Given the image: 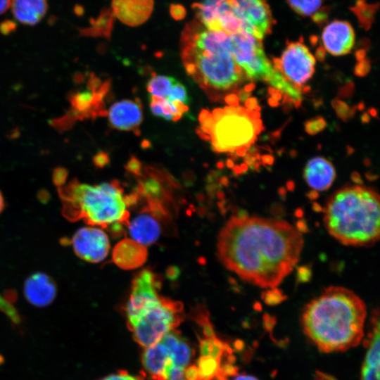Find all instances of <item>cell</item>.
<instances>
[{
    "label": "cell",
    "instance_id": "cell-1",
    "mask_svg": "<svg viewBox=\"0 0 380 380\" xmlns=\"http://www.w3.org/2000/svg\"><path fill=\"white\" fill-rule=\"evenodd\" d=\"M303 246L302 232L285 220L236 215L217 235V255L241 280L270 289L291 273Z\"/></svg>",
    "mask_w": 380,
    "mask_h": 380
},
{
    "label": "cell",
    "instance_id": "cell-2",
    "mask_svg": "<svg viewBox=\"0 0 380 380\" xmlns=\"http://www.w3.org/2000/svg\"><path fill=\"white\" fill-rule=\"evenodd\" d=\"M367 307L353 291L339 286L325 289L305 307L303 331L324 353L357 346L364 335Z\"/></svg>",
    "mask_w": 380,
    "mask_h": 380
},
{
    "label": "cell",
    "instance_id": "cell-3",
    "mask_svg": "<svg viewBox=\"0 0 380 380\" xmlns=\"http://www.w3.org/2000/svg\"><path fill=\"white\" fill-rule=\"evenodd\" d=\"M180 46L187 73L208 94L229 89L244 75L232 54L230 35L206 29L196 18L186 25Z\"/></svg>",
    "mask_w": 380,
    "mask_h": 380
},
{
    "label": "cell",
    "instance_id": "cell-4",
    "mask_svg": "<svg viewBox=\"0 0 380 380\" xmlns=\"http://www.w3.org/2000/svg\"><path fill=\"white\" fill-rule=\"evenodd\" d=\"M63 216L90 226L108 229L119 235L129 222V206L135 194L125 195L116 181L90 185L76 179L57 186Z\"/></svg>",
    "mask_w": 380,
    "mask_h": 380
},
{
    "label": "cell",
    "instance_id": "cell-5",
    "mask_svg": "<svg viewBox=\"0 0 380 380\" xmlns=\"http://www.w3.org/2000/svg\"><path fill=\"white\" fill-rule=\"evenodd\" d=\"M379 196L373 189L354 185L336 191L324 209L328 233L345 246H370L379 239Z\"/></svg>",
    "mask_w": 380,
    "mask_h": 380
},
{
    "label": "cell",
    "instance_id": "cell-6",
    "mask_svg": "<svg viewBox=\"0 0 380 380\" xmlns=\"http://www.w3.org/2000/svg\"><path fill=\"white\" fill-rule=\"evenodd\" d=\"M160 284L152 271H141L132 281L127 304V327L145 348L175 330L184 318L183 304L159 294Z\"/></svg>",
    "mask_w": 380,
    "mask_h": 380
},
{
    "label": "cell",
    "instance_id": "cell-7",
    "mask_svg": "<svg viewBox=\"0 0 380 380\" xmlns=\"http://www.w3.org/2000/svg\"><path fill=\"white\" fill-rule=\"evenodd\" d=\"M201 137L210 139L214 151L234 152L248 148L262 129L258 110L228 106L212 113L203 110L200 115Z\"/></svg>",
    "mask_w": 380,
    "mask_h": 380
},
{
    "label": "cell",
    "instance_id": "cell-8",
    "mask_svg": "<svg viewBox=\"0 0 380 380\" xmlns=\"http://www.w3.org/2000/svg\"><path fill=\"white\" fill-rule=\"evenodd\" d=\"M273 63L274 67L297 89L308 82L315 72V57L306 46L298 42L289 43L281 58H274Z\"/></svg>",
    "mask_w": 380,
    "mask_h": 380
},
{
    "label": "cell",
    "instance_id": "cell-9",
    "mask_svg": "<svg viewBox=\"0 0 380 380\" xmlns=\"http://www.w3.org/2000/svg\"><path fill=\"white\" fill-rule=\"evenodd\" d=\"M234 15L242 23L243 31L262 41L272 31L273 18L265 0H228Z\"/></svg>",
    "mask_w": 380,
    "mask_h": 380
},
{
    "label": "cell",
    "instance_id": "cell-10",
    "mask_svg": "<svg viewBox=\"0 0 380 380\" xmlns=\"http://www.w3.org/2000/svg\"><path fill=\"white\" fill-rule=\"evenodd\" d=\"M69 243L79 258L90 262L103 260L110 248L107 234L101 229L92 226L78 229Z\"/></svg>",
    "mask_w": 380,
    "mask_h": 380
},
{
    "label": "cell",
    "instance_id": "cell-11",
    "mask_svg": "<svg viewBox=\"0 0 380 380\" xmlns=\"http://www.w3.org/2000/svg\"><path fill=\"white\" fill-rule=\"evenodd\" d=\"M170 218L168 213L146 205L127 227L131 239L147 246L158 239Z\"/></svg>",
    "mask_w": 380,
    "mask_h": 380
},
{
    "label": "cell",
    "instance_id": "cell-12",
    "mask_svg": "<svg viewBox=\"0 0 380 380\" xmlns=\"http://www.w3.org/2000/svg\"><path fill=\"white\" fill-rule=\"evenodd\" d=\"M322 40L325 51L333 56H342L352 49L355 32L349 23L334 20L324 28Z\"/></svg>",
    "mask_w": 380,
    "mask_h": 380
},
{
    "label": "cell",
    "instance_id": "cell-13",
    "mask_svg": "<svg viewBox=\"0 0 380 380\" xmlns=\"http://www.w3.org/2000/svg\"><path fill=\"white\" fill-rule=\"evenodd\" d=\"M108 116L111 127L119 130L130 131L141 123L142 108L138 101L124 99L110 107Z\"/></svg>",
    "mask_w": 380,
    "mask_h": 380
},
{
    "label": "cell",
    "instance_id": "cell-14",
    "mask_svg": "<svg viewBox=\"0 0 380 380\" xmlns=\"http://www.w3.org/2000/svg\"><path fill=\"white\" fill-rule=\"evenodd\" d=\"M91 82L92 90L87 89L77 92L70 98L72 110L65 118L71 115V118H70L71 120L72 118L77 119L99 115V112L102 110L100 108V103L108 85L107 83L103 84L96 91L95 85L99 83V80L93 77Z\"/></svg>",
    "mask_w": 380,
    "mask_h": 380
},
{
    "label": "cell",
    "instance_id": "cell-15",
    "mask_svg": "<svg viewBox=\"0 0 380 380\" xmlns=\"http://www.w3.org/2000/svg\"><path fill=\"white\" fill-rule=\"evenodd\" d=\"M23 291L27 300L32 305L45 307L56 298L57 288L53 279L49 275L37 272L25 280Z\"/></svg>",
    "mask_w": 380,
    "mask_h": 380
},
{
    "label": "cell",
    "instance_id": "cell-16",
    "mask_svg": "<svg viewBox=\"0 0 380 380\" xmlns=\"http://www.w3.org/2000/svg\"><path fill=\"white\" fill-rule=\"evenodd\" d=\"M153 5V0H112V12L124 24L138 26L149 18Z\"/></svg>",
    "mask_w": 380,
    "mask_h": 380
},
{
    "label": "cell",
    "instance_id": "cell-17",
    "mask_svg": "<svg viewBox=\"0 0 380 380\" xmlns=\"http://www.w3.org/2000/svg\"><path fill=\"white\" fill-rule=\"evenodd\" d=\"M148 257L146 246L132 239L125 238L114 246L113 262L120 268L131 270L142 266Z\"/></svg>",
    "mask_w": 380,
    "mask_h": 380
},
{
    "label": "cell",
    "instance_id": "cell-18",
    "mask_svg": "<svg viewBox=\"0 0 380 380\" xmlns=\"http://www.w3.org/2000/svg\"><path fill=\"white\" fill-rule=\"evenodd\" d=\"M141 360L152 380H167L168 371L173 363L167 350L160 341L146 347Z\"/></svg>",
    "mask_w": 380,
    "mask_h": 380
},
{
    "label": "cell",
    "instance_id": "cell-19",
    "mask_svg": "<svg viewBox=\"0 0 380 380\" xmlns=\"http://www.w3.org/2000/svg\"><path fill=\"white\" fill-rule=\"evenodd\" d=\"M303 177L313 190L325 191L333 184L336 171L330 161L322 157H315L307 163Z\"/></svg>",
    "mask_w": 380,
    "mask_h": 380
},
{
    "label": "cell",
    "instance_id": "cell-20",
    "mask_svg": "<svg viewBox=\"0 0 380 380\" xmlns=\"http://www.w3.org/2000/svg\"><path fill=\"white\" fill-rule=\"evenodd\" d=\"M192 8L196 13V18L210 30L221 31L219 21L231 11L228 0H203L194 3Z\"/></svg>",
    "mask_w": 380,
    "mask_h": 380
},
{
    "label": "cell",
    "instance_id": "cell-21",
    "mask_svg": "<svg viewBox=\"0 0 380 380\" xmlns=\"http://www.w3.org/2000/svg\"><path fill=\"white\" fill-rule=\"evenodd\" d=\"M372 330L361 372V380H379V321L372 317Z\"/></svg>",
    "mask_w": 380,
    "mask_h": 380
},
{
    "label": "cell",
    "instance_id": "cell-22",
    "mask_svg": "<svg viewBox=\"0 0 380 380\" xmlns=\"http://www.w3.org/2000/svg\"><path fill=\"white\" fill-rule=\"evenodd\" d=\"M47 10V0H12L11 2L13 17L26 25H34L39 23Z\"/></svg>",
    "mask_w": 380,
    "mask_h": 380
},
{
    "label": "cell",
    "instance_id": "cell-23",
    "mask_svg": "<svg viewBox=\"0 0 380 380\" xmlns=\"http://www.w3.org/2000/svg\"><path fill=\"white\" fill-rule=\"evenodd\" d=\"M159 341L167 350L173 365L185 369L191 362L194 351L180 334L175 329L164 335Z\"/></svg>",
    "mask_w": 380,
    "mask_h": 380
},
{
    "label": "cell",
    "instance_id": "cell-24",
    "mask_svg": "<svg viewBox=\"0 0 380 380\" xmlns=\"http://www.w3.org/2000/svg\"><path fill=\"white\" fill-rule=\"evenodd\" d=\"M114 15L110 9H103L96 19L91 21V26L83 30L84 34L109 37L113 26Z\"/></svg>",
    "mask_w": 380,
    "mask_h": 380
},
{
    "label": "cell",
    "instance_id": "cell-25",
    "mask_svg": "<svg viewBox=\"0 0 380 380\" xmlns=\"http://www.w3.org/2000/svg\"><path fill=\"white\" fill-rule=\"evenodd\" d=\"M176 80L170 76L155 75L148 80L146 87L151 96L167 99Z\"/></svg>",
    "mask_w": 380,
    "mask_h": 380
},
{
    "label": "cell",
    "instance_id": "cell-26",
    "mask_svg": "<svg viewBox=\"0 0 380 380\" xmlns=\"http://www.w3.org/2000/svg\"><path fill=\"white\" fill-rule=\"evenodd\" d=\"M199 380H213L216 379L220 367L221 360L211 357H200L197 361Z\"/></svg>",
    "mask_w": 380,
    "mask_h": 380
},
{
    "label": "cell",
    "instance_id": "cell-27",
    "mask_svg": "<svg viewBox=\"0 0 380 380\" xmlns=\"http://www.w3.org/2000/svg\"><path fill=\"white\" fill-rule=\"evenodd\" d=\"M291 8L298 14L314 17L322 7V0H287Z\"/></svg>",
    "mask_w": 380,
    "mask_h": 380
},
{
    "label": "cell",
    "instance_id": "cell-28",
    "mask_svg": "<svg viewBox=\"0 0 380 380\" xmlns=\"http://www.w3.org/2000/svg\"><path fill=\"white\" fill-rule=\"evenodd\" d=\"M193 318L194 321L200 325L205 338H215V334L209 319V314L203 307H198L193 312Z\"/></svg>",
    "mask_w": 380,
    "mask_h": 380
},
{
    "label": "cell",
    "instance_id": "cell-29",
    "mask_svg": "<svg viewBox=\"0 0 380 380\" xmlns=\"http://www.w3.org/2000/svg\"><path fill=\"white\" fill-rule=\"evenodd\" d=\"M167 99L169 101H177L187 106L189 104V96L185 87L178 81H175L172 86Z\"/></svg>",
    "mask_w": 380,
    "mask_h": 380
},
{
    "label": "cell",
    "instance_id": "cell-30",
    "mask_svg": "<svg viewBox=\"0 0 380 380\" xmlns=\"http://www.w3.org/2000/svg\"><path fill=\"white\" fill-rule=\"evenodd\" d=\"M0 310L4 312L13 322L15 324L20 322V317L18 312L12 305L10 300L6 299L1 295H0Z\"/></svg>",
    "mask_w": 380,
    "mask_h": 380
},
{
    "label": "cell",
    "instance_id": "cell-31",
    "mask_svg": "<svg viewBox=\"0 0 380 380\" xmlns=\"http://www.w3.org/2000/svg\"><path fill=\"white\" fill-rule=\"evenodd\" d=\"M359 11L357 12L360 20L362 22L363 25H369L370 23V19L373 17L374 13V8L370 7L369 5L366 4L364 2H361L357 4L355 8Z\"/></svg>",
    "mask_w": 380,
    "mask_h": 380
},
{
    "label": "cell",
    "instance_id": "cell-32",
    "mask_svg": "<svg viewBox=\"0 0 380 380\" xmlns=\"http://www.w3.org/2000/svg\"><path fill=\"white\" fill-rule=\"evenodd\" d=\"M326 121L322 117H316L305 123V129L309 134H315L324 129Z\"/></svg>",
    "mask_w": 380,
    "mask_h": 380
},
{
    "label": "cell",
    "instance_id": "cell-33",
    "mask_svg": "<svg viewBox=\"0 0 380 380\" xmlns=\"http://www.w3.org/2000/svg\"><path fill=\"white\" fill-rule=\"evenodd\" d=\"M267 290L262 294V298L267 304L275 305L284 299V296L277 287Z\"/></svg>",
    "mask_w": 380,
    "mask_h": 380
},
{
    "label": "cell",
    "instance_id": "cell-34",
    "mask_svg": "<svg viewBox=\"0 0 380 380\" xmlns=\"http://www.w3.org/2000/svg\"><path fill=\"white\" fill-rule=\"evenodd\" d=\"M170 13L174 20H180L184 18L186 11L182 5L172 4L170 6Z\"/></svg>",
    "mask_w": 380,
    "mask_h": 380
},
{
    "label": "cell",
    "instance_id": "cell-35",
    "mask_svg": "<svg viewBox=\"0 0 380 380\" xmlns=\"http://www.w3.org/2000/svg\"><path fill=\"white\" fill-rule=\"evenodd\" d=\"M215 338H204L200 339V353L201 357H210L213 341Z\"/></svg>",
    "mask_w": 380,
    "mask_h": 380
},
{
    "label": "cell",
    "instance_id": "cell-36",
    "mask_svg": "<svg viewBox=\"0 0 380 380\" xmlns=\"http://www.w3.org/2000/svg\"><path fill=\"white\" fill-rule=\"evenodd\" d=\"M184 368L179 367L176 365H172L170 368L167 380H186L184 376Z\"/></svg>",
    "mask_w": 380,
    "mask_h": 380
},
{
    "label": "cell",
    "instance_id": "cell-37",
    "mask_svg": "<svg viewBox=\"0 0 380 380\" xmlns=\"http://www.w3.org/2000/svg\"><path fill=\"white\" fill-rule=\"evenodd\" d=\"M100 380H142L140 376H134L126 371L120 370L117 374L108 375Z\"/></svg>",
    "mask_w": 380,
    "mask_h": 380
},
{
    "label": "cell",
    "instance_id": "cell-38",
    "mask_svg": "<svg viewBox=\"0 0 380 380\" xmlns=\"http://www.w3.org/2000/svg\"><path fill=\"white\" fill-rule=\"evenodd\" d=\"M333 106L336 113L342 118L346 119L349 115L350 109L346 103L339 100L333 101Z\"/></svg>",
    "mask_w": 380,
    "mask_h": 380
},
{
    "label": "cell",
    "instance_id": "cell-39",
    "mask_svg": "<svg viewBox=\"0 0 380 380\" xmlns=\"http://www.w3.org/2000/svg\"><path fill=\"white\" fill-rule=\"evenodd\" d=\"M370 70V63L369 60L363 59L361 61H359L358 63L355 67V74L357 76L362 77L365 76Z\"/></svg>",
    "mask_w": 380,
    "mask_h": 380
},
{
    "label": "cell",
    "instance_id": "cell-40",
    "mask_svg": "<svg viewBox=\"0 0 380 380\" xmlns=\"http://www.w3.org/2000/svg\"><path fill=\"white\" fill-rule=\"evenodd\" d=\"M186 380H199L198 369L196 365H192L184 369Z\"/></svg>",
    "mask_w": 380,
    "mask_h": 380
},
{
    "label": "cell",
    "instance_id": "cell-41",
    "mask_svg": "<svg viewBox=\"0 0 380 380\" xmlns=\"http://www.w3.org/2000/svg\"><path fill=\"white\" fill-rule=\"evenodd\" d=\"M94 162L96 166L103 167L108 163L109 158L106 153L101 151L94 157Z\"/></svg>",
    "mask_w": 380,
    "mask_h": 380
},
{
    "label": "cell",
    "instance_id": "cell-42",
    "mask_svg": "<svg viewBox=\"0 0 380 380\" xmlns=\"http://www.w3.org/2000/svg\"><path fill=\"white\" fill-rule=\"evenodd\" d=\"M141 167V163L134 157H132L127 164V169L136 175H140Z\"/></svg>",
    "mask_w": 380,
    "mask_h": 380
},
{
    "label": "cell",
    "instance_id": "cell-43",
    "mask_svg": "<svg viewBox=\"0 0 380 380\" xmlns=\"http://www.w3.org/2000/svg\"><path fill=\"white\" fill-rule=\"evenodd\" d=\"M246 107L248 110H259L260 108L258 106L257 100L255 98H249L246 100Z\"/></svg>",
    "mask_w": 380,
    "mask_h": 380
},
{
    "label": "cell",
    "instance_id": "cell-44",
    "mask_svg": "<svg viewBox=\"0 0 380 380\" xmlns=\"http://www.w3.org/2000/svg\"><path fill=\"white\" fill-rule=\"evenodd\" d=\"M225 101L230 106H237L239 104V98L235 94H229L225 97Z\"/></svg>",
    "mask_w": 380,
    "mask_h": 380
},
{
    "label": "cell",
    "instance_id": "cell-45",
    "mask_svg": "<svg viewBox=\"0 0 380 380\" xmlns=\"http://www.w3.org/2000/svg\"><path fill=\"white\" fill-rule=\"evenodd\" d=\"M11 5V0H0V15L4 13Z\"/></svg>",
    "mask_w": 380,
    "mask_h": 380
},
{
    "label": "cell",
    "instance_id": "cell-46",
    "mask_svg": "<svg viewBox=\"0 0 380 380\" xmlns=\"http://www.w3.org/2000/svg\"><path fill=\"white\" fill-rule=\"evenodd\" d=\"M315 380H336L334 376L318 372L315 375Z\"/></svg>",
    "mask_w": 380,
    "mask_h": 380
},
{
    "label": "cell",
    "instance_id": "cell-47",
    "mask_svg": "<svg viewBox=\"0 0 380 380\" xmlns=\"http://www.w3.org/2000/svg\"><path fill=\"white\" fill-rule=\"evenodd\" d=\"M298 279H300L301 280L303 276H305V280L307 281L310 278V276L311 274H310V272L308 271L307 268L302 267L298 270Z\"/></svg>",
    "mask_w": 380,
    "mask_h": 380
},
{
    "label": "cell",
    "instance_id": "cell-48",
    "mask_svg": "<svg viewBox=\"0 0 380 380\" xmlns=\"http://www.w3.org/2000/svg\"><path fill=\"white\" fill-rule=\"evenodd\" d=\"M232 380H258V379L251 375L239 374V375H234V377Z\"/></svg>",
    "mask_w": 380,
    "mask_h": 380
},
{
    "label": "cell",
    "instance_id": "cell-49",
    "mask_svg": "<svg viewBox=\"0 0 380 380\" xmlns=\"http://www.w3.org/2000/svg\"><path fill=\"white\" fill-rule=\"evenodd\" d=\"M325 57V50L323 47H319L316 51V58L320 61H322L324 60Z\"/></svg>",
    "mask_w": 380,
    "mask_h": 380
},
{
    "label": "cell",
    "instance_id": "cell-50",
    "mask_svg": "<svg viewBox=\"0 0 380 380\" xmlns=\"http://www.w3.org/2000/svg\"><path fill=\"white\" fill-rule=\"evenodd\" d=\"M262 160L268 165H271L273 163V158L269 155L263 156L262 157Z\"/></svg>",
    "mask_w": 380,
    "mask_h": 380
},
{
    "label": "cell",
    "instance_id": "cell-51",
    "mask_svg": "<svg viewBox=\"0 0 380 380\" xmlns=\"http://www.w3.org/2000/svg\"><path fill=\"white\" fill-rule=\"evenodd\" d=\"M365 56V52L364 50H360L356 53V58L358 61H361L364 59Z\"/></svg>",
    "mask_w": 380,
    "mask_h": 380
},
{
    "label": "cell",
    "instance_id": "cell-52",
    "mask_svg": "<svg viewBox=\"0 0 380 380\" xmlns=\"http://www.w3.org/2000/svg\"><path fill=\"white\" fill-rule=\"evenodd\" d=\"M254 87L255 84L253 83H250L245 87L244 91L246 92H250L254 89Z\"/></svg>",
    "mask_w": 380,
    "mask_h": 380
},
{
    "label": "cell",
    "instance_id": "cell-53",
    "mask_svg": "<svg viewBox=\"0 0 380 380\" xmlns=\"http://www.w3.org/2000/svg\"><path fill=\"white\" fill-rule=\"evenodd\" d=\"M4 207V198H3V196H2L1 193L0 192V213H1V211L3 210Z\"/></svg>",
    "mask_w": 380,
    "mask_h": 380
},
{
    "label": "cell",
    "instance_id": "cell-54",
    "mask_svg": "<svg viewBox=\"0 0 380 380\" xmlns=\"http://www.w3.org/2000/svg\"><path fill=\"white\" fill-rule=\"evenodd\" d=\"M268 101L271 106H276L278 105V101L273 98H270Z\"/></svg>",
    "mask_w": 380,
    "mask_h": 380
},
{
    "label": "cell",
    "instance_id": "cell-55",
    "mask_svg": "<svg viewBox=\"0 0 380 380\" xmlns=\"http://www.w3.org/2000/svg\"><path fill=\"white\" fill-rule=\"evenodd\" d=\"M369 120V115L367 113H364V115L362 116V120L364 122H368Z\"/></svg>",
    "mask_w": 380,
    "mask_h": 380
},
{
    "label": "cell",
    "instance_id": "cell-56",
    "mask_svg": "<svg viewBox=\"0 0 380 380\" xmlns=\"http://www.w3.org/2000/svg\"><path fill=\"white\" fill-rule=\"evenodd\" d=\"M369 113L372 115L375 116L376 115V111L375 109H370Z\"/></svg>",
    "mask_w": 380,
    "mask_h": 380
},
{
    "label": "cell",
    "instance_id": "cell-57",
    "mask_svg": "<svg viewBox=\"0 0 380 380\" xmlns=\"http://www.w3.org/2000/svg\"><path fill=\"white\" fill-rule=\"evenodd\" d=\"M2 362V357L0 356V363Z\"/></svg>",
    "mask_w": 380,
    "mask_h": 380
}]
</instances>
